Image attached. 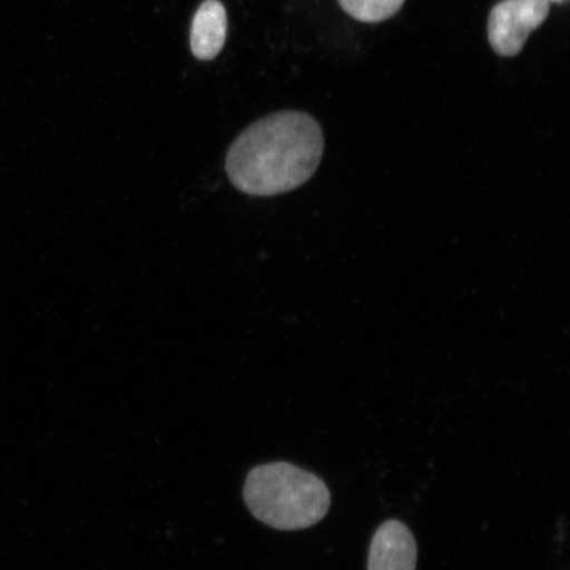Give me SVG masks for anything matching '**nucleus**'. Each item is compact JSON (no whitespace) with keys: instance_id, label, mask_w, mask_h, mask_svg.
I'll list each match as a JSON object with an SVG mask.
<instances>
[{"instance_id":"nucleus-3","label":"nucleus","mask_w":570,"mask_h":570,"mask_svg":"<svg viewBox=\"0 0 570 570\" xmlns=\"http://www.w3.org/2000/svg\"><path fill=\"white\" fill-rule=\"evenodd\" d=\"M551 0H503L491 10L488 24L490 46L503 57L522 52L531 33L550 16Z\"/></svg>"},{"instance_id":"nucleus-4","label":"nucleus","mask_w":570,"mask_h":570,"mask_svg":"<svg viewBox=\"0 0 570 570\" xmlns=\"http://www.w3.org/2000/svg\"><path fill=\"white\" fill-rule=\"evenodd\" d=\"M417 544L409 527L390 519L377 527L370 544L367 570H416Z\"/></svg>"},{"instance_id":"nucleus-7","label":"nucleus","mask_w":570,"mask_h":570,"mask_svg":"<svg viewBox=\"0 0 570 570\" xmlns=\"http://www.w3.org/2000/svg\"><path fill=\"white\" fill-rule=\"evenodd\" d=\"M553 2H556V3H564L566 0H553Z\"/></svg>"},{"instance_id":"nucleus-1","label":"nucleus","mask_w":570,"mask_h":570,"mask_svg":"<svg viewBox=\"0 0 570 570\" xmlns=\"http://www.w3.org/2000/svg\"><path fill=\"white\" fill-rule=\"evenodd\" d=\"M324 147V132L308 114H271L234 140L226 155V173L234 187L246 195L288 194L316 174Z\"/></svg>"},{"instance_id":"nucleus-6","label":"nucleus","mask_w":570,"mask_h":570,"mask_svg":"<svg viewBox=\"0 0 570 570\" xmlns=\"http://www.w3.org/2000/svg\"><path fill=\"white\" fill-rule=\"evenodd\" d=\"M347 16L363 23H380L397 13L404 0H338Z\"/></svg>"},{"instance_id":"nucleus-5","label":"nucleus","mask_w":570,"mask_h":570,"mask_svg":"<svg viewBox=\"0 0 570 570\" xmlns=\"http://www.w3.org/2000/svg\"><path fill=\"white\" fill-rule=\"evenodd\" d=\"M227 16L218 0H206L196 12L190 31L191 52L198 60L209 61L225 46Z\"/></svg>"},{"instance_id":"nucleus-2","label":"nucleus","mask_w":570,"mask_h":570,"mask_svg":"<svg viewBox=\"0 0 570 570\" xmlns=\"http://www.w3.org/2000/svg\"><path fill=\"white\" fill-rule=\"evenodd\" d=\"M244 498L252 514L275 530L309 529L331 509V491L316 474L288 462L259 465L248 473Z\"/></svg>"}]
</instances>
